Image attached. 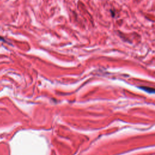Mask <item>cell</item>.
I'll return each instance as SVG.
<instances>
[{
  "label": "cell",
  "mask_w": 155,
  "mask_h": 155,
  "mask_svg": "<svg viewBox=\"0 0 155 155\" xmlns=\"http://www.w3.org/2000/svg\"><path fill=\"white\" fill-rule=\"evenodd\" d=\"M141 88H142L146 91L150 92V93H155V89H153V88H147V87H140Z\"/></svg>",
  "instance_id": "cell-1"
}]
</instances>
